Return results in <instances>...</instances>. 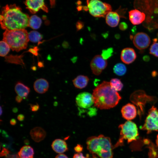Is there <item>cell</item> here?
Returning a JSON list of instances; mask_svg holds the SVG:
<instances>
[{
  "mask_svg": "<svg viewBox=\"0 0 158 158\" xmlns=\"http://www.w3.org/2000/svg\"><path fill=\"white\" fill-rule=\"evenodd\" d=\"M30 17L15 5L5 6L0 15L1 27L6 30L25 29L28 26Z\"/></svg>",
  "mask_w": 158,
  "mask_h": 158,
  "instance_id": "6da1fadb",
  "label": "cell"
},
{
  "mask_svg": "<svg viewBox=\"0 0 158 158\" xmlns=\"http://www.w3.org/2000/svg\"><path fill=\"white\" fill-rule=\"evenodd\" d=\"M95 107L100 109H108L116 106L121 99L110 82L103 81L93 90L92 94Z\"/></svg>",
  "mask_w": 158,
  "mask_h": 158,
  "instance_id": "7a4b0ae2",
  "label": "cell"
},
{
  "mask_svg": "<svg viewBox=\"0 0 158 158\" xmlns=\"http://www.w3.org/2000/svg\"><path fill=\"white\" fill-rule=\"evenodd\" d=\"M86 144L91 158H113V146L109 137L103 135L91 136L87 139Z\"/></svg>",
  "mask_w": 158,
  "mask_h": 158,
  "instance_id": "3957f363",
  "label": "cell"
},
{
  "mask_svg": "<svg viewBox=\"0 0 158 158\" xmlns=\"http://www.w3.org/2000/svg\"><path fill=\"white\" fill-rule=\"evenodd\" d=\"M3 36V40L13 51H16L26 49L29 40L28 34L25 29L6 30Z\"/></svg>",
  "mask_w": 158,
  "mask_h": 158,
  "instance_id": "277c9868",
  "label": "cell"
},
{
  "mask_svg": "<svg viewBox=\"0 0 158 158\" xmlns=\"http://www.w3.org/2000/svg\"><path fill=\"white\" fill-rule=\"evenodd\" d=\"M118 128L120 130L119 138L113 146V149L123 144L124 140H127L128 143L136 140L138 135V129L136 124L129 120L120 125Z\"/></svg>",
  "mask_w": 158,
  "mask_h": 158,
  "instance_id": "5b68a950",
  "label": "cell"
},
{
  "mask_svg": "<svg viewBox=\"0 0 158 158\" xmlns=\"http://www.w3.org/2000/svg\"><path fill=\"white\" fill-rule=\"evenodd\" d=\"M87 6L90 14L95 17H104L111 11L112 7L109 4L99 0H87Z\"/></svg>",
  "mask_w": 158,
  "mask_h": 158,
  "instance_id": "8992f818",
  "label": "cell"
},
{
  "mask_svg": "<svg viewBox=\"0 0 158 158\" xmlns=\"http://www.w3.org/2000/svg\"><path fill=\"white\" fill-rule=\"evenodd\" d=\"M141 129L147 131L149 134L152 131H158V110L152 106L149 110L148 114Z\"/></svg>",
  "mask_w": 158,
  "mask_h": 158,
  "instance_id": "52a82bcc",
  "label": "cell"
},
{
  "mask_svg": "<svg viewBox=\"0 0 158 158\" xmlns=\"http://www.w3.org/2000/svg\"><path fill=\"white\" fill-rule=\"evenodd\" d=\"M134 6L147 15L158 14V0H135Z\"/></svg>",
  "mask_w": 158,
  "mask_h": 158,
  "instance_id": "ba28073f",
  "label": "cell"
},
{
  "mask_svg": "<svg viewBox=\"0 0 158 158\" xmlns=\"http://www.w3.org/2000/svg\"><path fill=\"white\" fill-rule=\"evenodd\" d=\"M107 61L100 55L95 56L92 60L90 66L93 73L95 75L100 74L107 66Z\"/></svg>",
  "mask_w": 158,
  "mask_h": 158,
  "instance_id": "9c48e42d",
  "label": "cell"
},
{
  "mask_svg": "<svg viewBox=\"0 0 158 158\" xmlns=\"http://www.w3.org/2000/svg\"><path fill=\"white\" fill-rule=\"evenodd\" d=\"M150 42L149 36L143 32L136 33L133 38V43L134 45L139 50H143L147 48Z\"/></svg>",
  "mask_w": 158,
  "mask_h": 158,
  "instance_id": "30bf717a",
  "label": "cell"
},
{
  "mask_svg": "<svg viewBox=\"0 0 158 158\" xmlns=\"http://www.w3.org/2000/svg\"><path fill=\"white\" fill-rule=\"evenodd\" d=\"M75 101L78 106L84 109L90 107L94 102L92 94L86 92L78 94L75 98Z\"/></svg>",
  "mask_w": 158,
  "mask_h": 158,
  "instance_id": "8fae6325",
  "label": "cell"
},
{
  "mask_svg": "<svg viewBox=\"0 0 158 158\" xmlns=\"http://www.w3.org/2000/svg\"><path fill=\"white\" fill-rule=\"evenodd\" d=\"M44 0H25V4L27 8L32 13H35L40 9L47 12L48 9Z\"/></svg>",
  "mask_w": 158,
  "mask_h": 158,
  "instance_id": "7c38bea8",
  "label": "cell"
},
{
  "mask_svg": "<svg viewBox=\"0 0 158 158\" xmlns=\"http://www.w3.org/2000/svg\"><path fill=\"white\" fill-rule=\"evenodd\" d=\"M121 112L123 117L127 121L134 119L137 114L135 106L130 103L127 104L123 107Z\"/></svg>",
  "mask_w": 158,
  "mask_h": 158,
  "instance_id": "4fadbf2b",
  "label": "cell"
},
{
  "mask_svg": "<svg viewBox=\"0 0 158 158\" xmlns=\"http://www.w3.org/2000/svg\"><path fill=\"white\" fill-rule=\"evenodd\" d=\"M120 57L121 60L123 63L129 64L135 61L137 58V55L133 49L128 47L122 49Z\"/></svg>",
  "mask_w": 158,
  "mask_h": 158,
  "instance_id": "5bb4252c",
  "label": "cell"
},
{
  "mask_svg": "<svg viewBox=\"0 0 158 158\" xmlns=\"http://www.w3.org/2000/svg\"><path fill=\"white\" fill-rule=\"evenodd\" d=\"M129 20L133 24L138 25L145 20L146 15L144 12L135 9L129 12Z\"/></svg>",
  "mask_w": 158,
  "mask_h": 158,
  "instance_id": "9a60e30c",
  "label": "cell"
},
{
  "mask_svg": "<svg viewBox=\"0 0 158 158\" xmlns=\"http://www.w3.org/2000/svg\"><path fill=\"white\" fill-rule=\"evenodd\" d=\"M33 87L36 92L40 94H43L48 90L49 84L46 80L41 78L37 80L35 82Z\"/></svg>",
  "mask_w": 158,
  "mask_h": 158,
  "instance_id": "2e32d148",
  "label": "cell"
},
{
  "mask_svg": "<svg viewBox=\"0 0 158 158\" xmlns=\"http://www.w3.org/2000/svg\"><path fill=\"white\" fill-rule=\"evenodd\" d=\"M30 134L32 139L37 142L43 140L46 135L45 130L40 127H36L32 129L30 131Z\"/></svg>",
  "mask_w": 158,
  "mask_h": 158,
  "instance_id": "e0dca14e",
  "label": "cell"
},
{
  "mask_svg": "<svg viewBox=\"0 0 158 158\" xmlns=\"http://www.w3.org/2000/svg\"><path fill=\"white\" fill-rule=\"evenodd\" d=\"M51 147L55 152L59 154H62L68 150L66 142L61 139L54 140L52 143Z\"/></svg>",
  "mask_w": 158,
  "mask_h": 158,
  "instance_id": "ac0fdd59",
  "label": "cell"
},
{
  "mask_svg": "<svg viewBox=\"0 0 158 158\" xmlns=\"http://www.w3.org/2000/svg\"><path fill=\"white\" fill-rule=\"evenodd\" d=\"M107 24L111 27H115L118 24L120 16L117 12L111 11L109 12L105 16Z\"/></svg>",
  "mask_w": 158,
  "mask_h": 158,
  "instance_id": "d6986e66",
  "label": "cell"
},
{
  "mask_svg": "<svg viewBox=\"0 0 158 158\" xmlns=\"http://www.w3.org/2000/svg\"><path fill=\"white\" fill-rule=\"evenodd\" d=\"M15 90L18 95L25 98L28 97L30 91V89L28 87L20 81L16 84Z\"/></svg>",
  "mask_w": 158,
  "mask_h": 158,
  "instance_id": "ffe728a7",
  "label": "cell"
},
{
  "mask_svg": "<svg viewBox=\"0 0 158 158\" xmlns=\"http://www.w3.org/2000/svg\"><path fill=\"white\" fill-rule=\"evenodd\" d=\"M88 78L86 76L80 75L78 76L73 80L75 87L79 89L85 88L89 82Z\"/></svg>",
  "mask_w": 158,
  "mask_h": 158,
  "instance_id": "44dd1931",
  "label": "cell"
},
{
  "mask_svg": "<svg viewBox=\"0 0 158 158\" xmlns=\"http://www.w3.org/2000/svg\"><path fill=\"white\" fill-rule=\"evenodd\" d=\"M34 151L33 148L29 145L23 147L18 153L19 158H33Z\"/></svg>",
  "mask_w": 158,
  "mask_h": 158,
  "instance_id": "7402d4cb",
  "label": "cell"
},
{
  "mask_svg": "<svg viewBox=\"0 0 158 158\" xmlns=\"http://www.w3.org/2000/svg\"><path fill=\"white\" fill-rule=\"evenodd\" d=\"M42 23L41 19L36 15L31 16L29 18L28 26L34 29L40 28Z\"/></svg>",
  "mask_w": 158,
  "mask_h": 158,
  "instance_id": "603a6c76",
  "label": "cell"
},
{
  "mask_svg": "<svg viewBox=\"0 0 158 158\" xmlns=\"http://www.w3.org/2000/svg\"><path fill=\"white\" fill-rule=\"evenodd\" d=\"M114 73L116 75L121 76L124 75L126 72L127 68L126 66L121 63H118L113 68Z\"/></svg>",
  "mask_w": 158,
  "mask_h": 158,
  "instance_id": "cb8c5ba5",
  "label": "cell"
},
{
  "mask_svg": "<svg viewBox=\"0 0 158 158\" xmlns=\"http://www.w3.org/2000/svg\"><path fill=\"white\" fill-rule=\"evenodd\" d=\"M110 84L111 87L117 92L121 91L123 88L122 83L119 79L117 78L111 79Z\"/></svg>",
  "mask_w": 158,
  "mask_h": 158,
  "instance_id": "d4e9b609",
  "label": "cell"
},
{
  "mask_svg": "<svg viewBox=\"0 0 158 158\" xmlns=\"http://www.w3.org/2000/svg\"><path fill=\"white\" fill-rule=\"evenodd\" d=\"M42 35L36 31H32L28 33L29 40L32 42H36L40 41L42 38Z\"/></svg>",
  "mask_w": 158,
  "mask_h": 158,
  "instance_id": "484cf974",
  "label": "cell"
},
{
  "mask_svg": "<svg viewBox=\"0 0 158 158\" xmlns=\"http://www.w3.org/2000/svg\"><path fill=\"white\" fill-rule=\"evenodd\" d=\"M0 55L1 56H6L9 52L11 48L8 44L3 40L0 41Z\"/></svg>",
  "mask_w": 158,
  "mask_h": 158,
  "instance_id": "4316f807",
  "label": "cell"
},
{
  "mask_svg": "<svg viewBox=\"0 0 158 158\" xmlns=\"http://www.w3.org/2000/svg\"><path fill=\"white\" fill-rule=\"evenodd\" d=\"M150 53L158 57V42H153L149 49Z\"/></svg>",
  "mask_w": 158,
  "mask_h": 158,
  "instance_id": "83f0119b",
  "label": "cell"
},
{
  "mask_svg": "<svg viewBox=\"0 0 158 158\" xmlns=\"http://www.w3.org/2000/svg\"><path fill=\"white\" fill-rule=\"evenodd\" d=\"M113 53V49L112 48H109L103 50L101 56L104 59L107 60L112 55Z\"/></svg>",
  "mask_w": 158,
  "mask_h": 158,
  "instance_id": "f1b7e54d",
  "label": "cell"
},
{
  "mask_svg": "<svg viewBox=\"0 0 158 158\" xmlns=\"http://www.w3.org/2000/svg\"><path fill=\"white\" fill-rule=\"evenodd\" d=\"M29 105L30 107V110L33 112H36L40 109L39 105L37 103L35 104H30Z\"/></svg>",
  "mask_w": 158,
  "mask_h": 158,
  "instance_id": "f546056e",
  "label": "cell"
},
{
  "mask_svg": "<svg viewBox=\"0 0 158 158\" xmlns=\"http://www.w3.org/2000/svg\"><path fill=\"white\" fill-rule=\"evenodd\" d=\"M84 26V23L80 20L78 21L76 24V27L77 31L82 29Z\"/></svg>",
  "mask_w": 158,
  "mask_h": 158,
  "instance_id": "4dcf8cb0",
  "label": "cell"
},
{
  "mask_svg": "<svg viewBox=\"0 0 158 158\" xmlns=\"http://www.w3.org/2000/svg\"><path fill=\"white\" fill-rule=\"evenodd\" d=\"M128 26L127 23L125 22H122L119 25V29L122 31H124L127 29Z\"/></svg>",
  "mask_w": 158,
  "mask_h": 158,
  "instance_id": "1f68e13d",
  "label": "cell"
},
{
  "mask_svg": "<svg viewBox=\"0 0 158 158\" xmlns=\"http://www.w3.org/2000/svg\"><path fill=\"white\" fill-rule=\"evenodd\" d=\"M74 150L77 153L80 152L83 150L82 146L80 144H78L74 148Z\"/></svg>",
  "mask_w": 158,
  "mask_h": 158,
  "instance_id": "d6a6232c",
  "label": "cell"
},
{
  "mask_svg": "<svg viewBox=\"0 0 158 158\" xmlns=\"http://www.w3.org/2000/svg\"><path fill=\"white\" fill-rule=\"evenodd\" d=\"M9 153V151L7 149L3 148L1 152V156H7Z\"/></svg>",
  "mask_w": 158,
  "mask_h": 158,
  "instance_id": "836d02e7",
  "label": "cell"
},
{
  "mask_svg": "<svg viewBox=\"0 0 158 158\" xmlns=\"http://www.w3.org/2000/svg\"><path fill=\"white\" fill-rule=\"evenodd\" d=\"M73 158H88L87 157H85L83 154L81 153H77L74 154Z\"/></svg>",
  "mask_w": 158,
  "mask_h": 158,
  "instance_id": "e575fe53",
  "label": "cell"
},
{
  "mask_svg": "<svg viewBox=\"0 0 158 158\" xmlns=\"http://www.w3.org/2000/svg\"><path fill=\"white\" fill-rule=\"evenodd\" d=\"M17 119L20 121H23L25 119V116L23 114H20L18 115Z\"/></svg>",
  "mask_w": 158,
  "mask_h": 158,
  "instance_id": "d590c367",
  "label": "cell"
},
{
  "mask_svg": "<svg viewBox=\"0 0 158 158\" xmlns=\"http://www.w3.org/2000/svg\"><path fill=\"white\" fill-rule=\"evenodd\" d=\"M23 99V97L19 95H17L15 98L16 101L18 103H20Z\"/></svg>",
  "mask_w": 158,
  "mask_h": 158,
  "instance_id": "8d00e7d4",
  "label": "cell"
},
{
  "mask_svg": "<svg viewBox=\"0 0 158 158\" xmlns=\"http://www.w3.org/2000/svg\"><path fill=\"white\" fill-rule=\"evenodd\" d=\"M142 59L145 62H147L150 61V57L148 55H145L143 57Z\"/></svg>",
  "mask_w": 158,
  "mask_h": 158,
  "instance_id": "74e56055",
  "label": "cell"
},
{
  "mask_svg": "<svg viewBox=\"0 0 158 158\" xmlns=\"http://www.w3.org/2000/svg\"><path fill=\"white\" fill-rule=\"evenodd\" d=\"M55 158H68L66 155L63 154H59L57 155Z\"/></svg>",
  "mask_w": 158,
  "mask_h": 158,
  "instance_id": "f35d334b",
  "label": "cell"
},
{
  "mask_svg": "<svg viewBox=\"0 0 158 158\" xmlns=\"http://www.w3.org/2000/svg\"><path fill=\"white\" fill-rule=\"evenodd\" d=\"M37 49H36V48H35V49H30L29 50V51L35 55H37Z\"/></svg>",
  "mask_w": 158,
  "mask_h": 158,
  "instance_id": "ab89813d",
  "label": "cell"
},
{
  "mask_svg": "<svg viewBox=\"0 0 158 158\" xmlns=\"http://www.w3.org/2000/svg\"><path fill=\"white\" fill-rule=\"evenodd\" d=\"M10 123L11 125L14 126L16 124L17 121L15 119L13 118L11 119Z\"/></svg>",
  "mask_w": 158,
  "mask_h": 158,
  "instance_id": "60d3db41",
  "label": "cell"
},
{
  "mask_svg": "<svg viewBox=\"0 0 158 158\" xmlns=\"http://www.w3.org/2000/svg\"><path fill=\"white\" fill-rule=\"evenodd\" d=\"M137 31V29L136 26H134L131 29V33L133 34H136Z\"/></svg>",
  "mask_w": 158,
  "mask_h": 158,
  "instance_id": "b9f144b4",
  "label": "cell"
},
{
  "mask_svg": "<svg viewBox=\"0 0 158 158\" xmlns=\"http://www.w3.org/2000/svg\"><path fill=\"white\" fill-rule=\"evenodd\" d=\"M83 6L81 5L78 6L77 8L78 11H80L82 10V9H83Z\"/></svg>",
  "mask_w": 158,
  "mask_h": 158,
  "instance_id": "7bdbcfd3",
  "label": "cell"
},
{
  "mask_svg": "<svg viewBox=\"0 0 158 158\" xmlns=\"http://www.w3.org/2000/svg\"><path fill=\"white\" fill-rule=\"evenodd\" d=\"M12 111L14 113H16L18 112V109L16 107H14L12 109Z\"/></svg>",
  "mask_w": 158,
  "mask_h": 158,
  "instance_id": "ee69618b",
  "label": "cell"
},
{
  "mask_svg": "<svg viewBox=\"0 0 158 158\" xmlns=\"http://www.w3.org/2000/svg\"><path fill=\"white\" fill-rule=\"evenodd\" d=\"M83 9L86 11H89V8L87 6H83Z\"/></svg>",
  "mask_w": 158,
  "mask_h": 158,
  "instance_id": "f6af8a7d",
  "label": "cell"
},
{
  "mask_svg": "<svg viewBox=\"0 0 158 158\" xmlns=\"http://www.w3.org/2000/svg\"><path fill=\"white\" fill-rule=\"evenodd\" d=\"M157 74V73L156 71H154L152 72V75L153 76H156Z\"/></svg>",
  "mask_w": 158,
  "mask_h": 158,
  "instance_id": "bcb514c9",
  "label": "cell"
},
{
  "mask_svg": "<svg viewBox=\"0 0 158 158\" xmlns=\"http://www.w3.org/2000/svg\"><path fill=\"white\" fill-rule=\"evenodd\" d=\"M82 3L81 1L80 0H78L77 2V4L78 5H80Z\"/></svg>",
  "mask_w": 158,
  "mask_h": 158,
  "instance_id": "7dc6e473",
  "label": "cell"
},
{
  "mask_svg": "<svg viewBox=\"0 0 158 158\" xmlns=\"http://www.w3.org/2000/svg\"><path fill=\"white\" fill-rule=\"evenodd\" d=\"M156 143L157 146L158 147V134L157 135V139L156 140Z\"/></svg>",
  "mask_w": 158,
  "mask_h": 158,
  "instance_id": "c3c4849f",
  "label": "cell"
},
{
  "mask_svg": "<svg viewBox=\"0 0 158 158\" xmlns=\"http://www.w3.org/2000/svg\"><path fill=\"white\" fill-rule=\"evenodd\" d=\"M3 114V110L1 107L0 106V116H1Z\"/></svg>",
  "mask_w": 158,
  "mask_h": 158,
  "instance_id": "681fc988",
  "label": "cell"
},
{
  "mask_svg": "<svg viewBox=\"0 0 158 158\" xmlns=\"http://www.w3.org/2000/svg\"><path fill=\"white\" fill-rule=\"evenodd\" d=\"M57 104H58V103L57 102H55L54 103V106H57Z\"/></svg>",
  "mask_w": 158,
  "mask_h": 158,
  "instance_id": "f907efd6",
  "label": "cell"
},
{
  "mask_svg": "<svg viewBox=\"0 0 158 158\" xmlns=\"http://www.w3.org/2000/svg\"><path fill=\"white\" fill-rule=\"evenodd\" d=\"M157 37H158V33L157 34Z\"/></svg>",
  "mask_w": 158,
  "mask_h": 158,
  "instance_id": "816d5d0a",
  "label": "cell"
}]
</instances>
